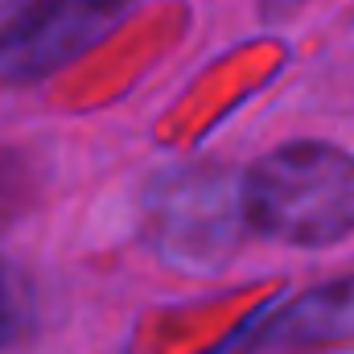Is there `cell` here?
Returning a JSON list of instances; mask_svg holds the SVG:
<instances>
[{"label": "cell", "instance_id": "6da1fadb", "mask_svg": "<svg viewBox=\"0 0 354 354\" xmlns=\"http://www.w3.org/2000/svg\"><path fill=\"white\" fill-rule=\"evenodd\" d=\"M252 227L292 248H326L354 231V157L330 145H284L248 174Z\"/></svg>", "mask_w": 354, "mask_h": 354}, {"label": "cell", "instance_id": "7a4b0ae2", "mask_svg": "<svg viewBox=\"0 0 354 354\" xmlns=\"http://www.w3.org/2000/svg\"><path fill=\"white\" fill-rule=\"evenodd\" d=\"M248 227V185L227 169L189 165L174 169L149 189V239L174 268H223L235 256Z\"/></svg>", "mask_w": 354, "mask_h": 354}, {"label": "cell", "instance_id": "3957f363", "mask_svg": "<svg viewBox=\"0 0 354 354\" xmlns=\"http://www.w3.org/2000/svg\"><path fill=\"white\" fill-rule=\"evenodd\" d=\"M132 0H50L0 41V83H37L87 54Z\"/></svg>", "mask_w": 354, "mask_h": 354}, {"label": "cell", "instance_id": "277c9868", "mask_svg": "<svg viewBox=\"0 0 354 354\" xmlns=\"http://www.w3.org/2000/svg\"><path fill=\"white\" fill-rule=\"evenodd\" d=\"M354 338V276L322 284L284 309L268 313L248 334V351L264 346H317V342H342Z\"/></svg>", "mask_w": 354, "mask_h": 354}, {"label": "cell", "instance_id": "5b68a950", "mask_svg": "<svg viewBox=\"0 0 354 354\" xmlns=\"http://www.w3.org/2000/svg\"><path fill=\"white\" fill-rule=\"evenodd\" d=\"M21 317H25V301H21V288L17 280L0 268V351L17 338L21 330Z\"/></svg>", "mask_w": 354, "mask_h": 354}, {"label": "cell", "instance_id": "8992f818", "mask_svg": "<svg viewBox=\"0 0 354 354\" xmlns=\"http://www.w3.org/2000/svg\"><path fill=\"white\" fill-rule=\"evenodd\" d=\"M41 4H50V0H0V41H4L17 25H25Z\"/></svg>", "mask_w": 354, "mask_h": 354}]
</instances>
